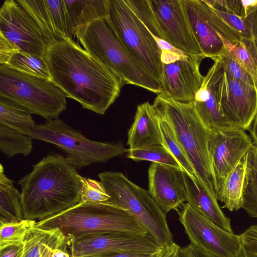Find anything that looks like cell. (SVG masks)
Returning a JSON list of instances; mask_svg holds the SVG:
<instances>
[{"instance_id":"cell-37","label":"cell","mask_w":257,"mask_h":257,"mask_svg":"<svg viewBox=\"0 0 257 257\" xmlns=\"http://www.w3.org/2000/svg\"><path fill=\"white\" fill-rule=\"evenodd\" d=\"M238 236L240 247L234 257H257V225L250 226Z\"/></svg>"},{"instance_id":"cell-9","label":"cell","mask_w":257,"mask_h":257,"mask_svg":"<svg viewBox=\"0 0 257 257\" xmlns=\"http://www.w3.org/2000/svg\"><path fill=\"white\" fill-rule=\"evenodd\" d=\"M106 20L131 55L151 76L161 83L162 52L158 40L124 0H109Z\"/></svg>"},{"instance_id":"cell-23","label":"cell","mask_w":257,"mask_h":257,"mask_svg":"<svg viewBox=\"0 0 257 257\" xmlns=\"http://www.w3.org/2000/svg\"><path fill=\"white\" fill-rule=\"evenodd\" d=\"M23 257H51L55 249L68 246L66 236L58 227L42 228L34 225L24 241Z\"/></svg>"},{"instance_id":"cell-33","label":"cell","mask_w":257,"mask_h":257,"mask_svg":"<svg viewBox=\"0 0 257 257\" xmlns=\"http://www.w3.org/2000/svg\"><path fill=\"white\" fill-rule=\"evenodd\" d=\"M217 35L228 55L252 76L257 84V68L251 56L242 43H231L219 33Z\"/></svg>"},{"instance_id":"cell-5","label":"cell","mask_w":257,"mask_h":257,"mask_svg":"<svg viewBox=\"0 0 257 257\" xmlns=\"http://www.w3.org/2000/svg\"><path fill=\"white\" fill-rule=\"evenodd\" d=\"M42 228L58 227L68 240L98 231L149 234L138 220L127 210L106 203H78L49 218L36 222Z\"/></svg>"},{"instance_id":"cell-35","label":"cell","mask_w":257,"mask_h":257,"mask_svg":"<svg viewBox=\"0 0 257 257\" xmlns=\"http://www.w3.org/2000/svg\"><path fill=\"white\" fill-rule=\"evenodd\" d=\"M80 181V203H104L109 199L101 182L81 176Z\"/></svg>"},{"instance_id":"cell-34","label":"cell","mask_w":257,"mask_h":257,"mask_svg":"<svg viewBox=\"0 0 257 257\" xmlns=\"http://www.w3.org/2000/svg\"><path fill=\"white\" fill-rule=\"evenodd\" d=\"M124 1L153 35L157 40H163L149 0Z\"/></svg>"},{"instance_id":"cell-40","label":"cell","mask_w":257,"mask_h":257,"mask_svg":"<svg viewBox=\"0 0 257 257\" xmlns=\"http://www.w3.org/2000/svg\"><path fill=\"white\" fill-rule=\"evenodd\" d=\"M215 9L245 18L246 13L241 0H205Z\"/></svg>"},{"instance_id":"cell-41","label":"cell","mask_w":257,"mask_h":257,"mask_svg":"<svg viewBox=\"0 0 257 257\" xmlns=\"http://www.w3.org/2000/svg\"><path fill=\"white\" fill-rule=\"evenodd\" d=\"M242 208L249 216L257 218V184L249 183L244 194Z\"/></svg>"},{"instance_id":"cell-18","label":"cell","mask_w":257,"mask_h":257,"mask_svg":"<svg viewBox=\"0 0 257 257\" xmlns=\"http://www.w3.org/2000/svg\"><path fill=\"white\" fill-rule=\"evenodd\" d=\"M148 191L162 210L176 211L186 202L183 172L169 166L152 163L148 169Z\"/></svg>"},{"instance_id":"cell-48","label":"cell","mask_w":257,"mask_h":257,"mask_svg":"<svg viewBox=\"0 0 257 257\" xmlns=\"http://www.w3.org/2000/svg\"><path fill=\"white\" fill-rule=\"evenodd\" d=\"M250 138L254 144L257 145V112L249 129Z\"/></svg>"},{"instance_id":"cell-39","label":"cell","mask_w":257,"mask_h":257,"mask_svg":"<svg viewBox=\"0 0 257 257\" xmlns=\"http://www.w3.org/2000/svg\"><path fill=\"white\" fill-rule=\"evenodd\" d=\"M214 10L230 27L242 36V39L250 37L249 26L244 18H241L215 8Z\"/></svg>"},{"instance_id":"cell-10","label":"cell","mask_w":257,"mask_h":257,"mask_svg":"<svg viewBox=\"0 0 257 257\" xmlns=\"http://www.w3.org/2000/svg\"><path fill=\"white\" fill-rule=\"evenodd\" d=\"M162 76L160 94L181 102L194 101L204 76L200 65L206 57L179 50L168 42L161 46Z\"/></svg>"},{"instance_id":"cell-22","label":"cell","mask_w":257,"mask_h":257,"mask_svg":"<svg viewBox=\"0 0 257 257\" xmlns=\"http://www.w3.org/2000/svg\"><path fill=\"white\" fill-rule=\"evenodd\" d=\"M162 144L159 116L155 106L148 101L138 105L134 121L128 131L129 149L163 146Z\"/></svg>"},{"instance_id":"cell-11","label":"cell","mask_w":257,"mask_h":257,"mask_svg":"<svg viewBox=\"0 0 257 257\" xmlns=\"http://www.w3.org/2000/svg\"><path fill=\"white\" fill-rule=\"evenodd\" d=\"M72 257H89L118 252L142 254L157 253L160 246L150 234L98 231L78 235L68 240Z\"/></svg>"},{"instance_id":"cell-49","label":"cell","mask_w":257,"mask_h":257,"mask_svg":"<svg viewBox=\"0 0 257 257\" xmlns=\"http://www.w3.org/2000/svg\"><path fill=\"white\" fill-rule=\"evenodd\" d=\"M67 247L65 246L55 249L51 257H72L67 250Z\"/></svg>"},{"instance_id":"cell-1","label":"cell","mask_w":257,"mask_h":257,"mask_svg":"<svg viewBox=\"0 0 257 257\" xmlns=\"http://www.w3.org/2000/svg\"><path fill=\"white\" fill-rule=\"evenodd\" d=\"M45 60L52 81L83 108L104 114L118 97L123 80L73 39L47 48Z\"/></svg>"},{"instance_id":"cell-36","label":"cell","mask_w":257,"mask_h":257,"mask_svg":"<svg viewBox=\"0 0 257 257\" xmlns=\"http://www.w3.org/2000/svg\"><path fill=\"white\" fill-rule=\"evenodd\" d=\"M217 59L222 63L224 70L232 78L251 86H257L252 76L228 55L225 49Z\"/></svg>"},{"instance_id":"cell-43","label":"cell","mask_w":257,"mask_h":257,"mask_svg":"<svg viewBox=\"0 0 257 257\" xmlns=\"http://www.w3.org/2000/svg\"><path fill=\"white\" fill-rule=\"evenodd\" d=\"M181 257H216L204 249L191 243L180 248Z\"/></svg>"},{"instance_id":"cell-46","label":"cell","mask_w":257,"mask_h":257,"mask_svg":"<svg viewBox=\"0 0 257 257\" xmlns=\"http://www.w3.org/2000/svg\"><path fill=\"white\" fill-rule=\"evenodd\" d=\"M24 244L9 246L0 249V257H23Z\"/></svg>"},{"instance_id":"cell-13","label":"cell","mask_w":257,"mask_h":257,"mask_svg":"<svg viewBox=\"0 0 257 257\" xmlns=\"http://www.w3.org/2000/svg\"><path fill=\"white\" fill-rule=\"evenodd\" d=\"M210 131L208 149L218 200L226 179L254 144L245 131L238 127Z\"/></svg>"},{"instance_id":"cell-45","label":"cell","mask_w":257,"mask_h":257,"mask_svg":"<svg viewBox=\"0 0 257 257\" xmlns=\"http://www.w3.org/2000/svg\"><path fill=\"white\" fill-rule=\"evenodd\" d=\"M180 246L174 242L168 246H162L156 257H181Z\"/></svg>"},{"instance_id":"cell-29","label":"cell","mask_w":257,"mask_h":257,"mask_svg":"<svg viewBox=\"0 0 257 257\" xmlns=\"http://www.w3.org/2000/svg\"><path fill=\"white\" fill-rule=\"evenodd\" d=\"M30 136L0 123V150L8 158L17 154L28 156L33 149Z\"/></svg>"},{"instance_id":"cell-21","label":"cell","mask_w":257,"mask_h":257,"mask_svg":"<svg viewBox=\"0 0 257 257\" xmlns=\"http://www.w3.org/2000/svg\"><path fill=\"white\" fill-rule=\"evenodd\" d=\"M183 174L186 203L218 227L233 233L230 219L219 206L215 191L200 179L194 178L184 172Z\"/></svg>"},{"instance_id":"cell-25","label":"cell","mask_w":257,"mask_h":257,"mask_svg":"<svg viewBox=\"0 0 257 257\" xmlns=\"http://www.w3.org/2000/svg\"><path fill=\"white\" fill-rule=\"evenodd\" d=\"M74 36L77 29L93 21L106 18L109 0H64Z\"/></svg>"},{"instance_id":"cell-8","label":"cell","mask_w":257,"mask_h":257,"mask_svg":"<svg viewBox=\"0 0 257 257\" xmlns=\"http://www.w3.org/2000/svg\"><path fill=\"white\" fill-rule=\"evenodd\" d=\"M0 96L28 109L46 120L59 118L66 109V93L52 81L0 64Z\"/></svg>"},{"instance_id":"cell-2","label":"cell","mask_w":257,"mask_h":257,"mask_svg":"<svg viewBox=\"0 0 257 257\" xmlns=\"http://www.w3.org/2000/svg\"><path fill=\"white\" fill-rule=\"evenodd\" d=\"M32 167L18 182L25 219L42 220L80 202V175L63 156L50 154Z\"/></svg>"},{"instance_id":"cell-6","label":"cell","mask_w":257,"mask_h":257,"mask_svg":"<svg viewBox=\"0 0 257 257\" xmlns=\"http://www.w3.org/2000/svg\"><path fill=\"white\" fill-rule=\"evenodd\" d=\"M107 194L106 203L128 211L161 246L174 241L165 213L148 191L130 180L122 173L105 171L98 174Z\"/></svg>"},{"instance_id":"cell-3","label":"cell","mask_w":257,"mask_h":257,"mask_svg":"<svg viewBox=\"0 0 257 257\" xmlns=\"http://www.w3.org/2000/svg\"><path fill=\"white\" fill-rule=\"evenodd\" d=\"M75 36L86 51L121 77L124 84L161 93V83L131 55L106 18L79 27Z\"/></svg>"},{"instance_id":"cell-4","label":"cell","mask_w":257,"mask_h":257,"mask_svg":"<svg viewBox=\"0 0 257 257\" xmlns=\"http://www.w3.org/2000/svg\"><path fill=\"white\" fill-rule=\"evenodd\" d=\"M153 104L170 123L197 178L215 193V178L208 149L211 131L198 115L194 102H178L159 94Z\"/></svg>"},{"instance_id":"cell-19","label":"cell","mask_w":257,"mask_h":257,"mask_svg":"<svg viewBox=\"0 0 257 257\" xmlns=\"http://www.w3.org/2000/svg\"><path fill=\"white\" fill-rule=\"evenodd\" d=\"M223 71V65L220 60H214V64L204 76L193 101L198 115L210 130L231 126L221 113L218 101V87Z\"/></svg>"},{"instance_id":"cell-24","label":"cell","mask_w":257,"mask_h":257,"mask_svg":"<svg viewBox=\"0 0 257 257\" xmlns=\"http://www.w3.org/2000/svg\"><path fill=\"white\" fill-rule=\"evenodd\" d=\"M248 152L226 179L218 199L223 203L222 207L230 211H237L243 205L244 194L249 183Z\"/></svg>"},{"instance_id":"cell-47","label":"cell","mask_w":257,"mask_h":257,"mask_svg":"<svg viewBox=\"0 0 257 257\" xmlns=\"http://www.w3.org/2000/svg\"><path fill=\"white\" fill-rule=\"evenodd\" d=\"M157 252L154 254H142L133 252H118L104 253L89 257H156Z\"/></svg>"},{"instance_id":"cell-28","label":"cell","mask_w":257,"mask_h":257,"mask_svg":"<svg viewBox=\"0 0 257 257\" xmlns=\"http://www.w3.org/2000/svg\"><path fill=\"white\" fill-rule=\"evenodd\" d=\"M157 112L163 140V146L178 162L183 172L194 178H198L191 162L170 123L163 115L158 111Z\"/></svg>"},{"instance_id":"cell-42","label":"cell","mask_w":257,"mask_h":257,"mask_svg":"<svg viewBox=\"0 0 257 257\" xmlns=\"http://www.w3.org/2000/svg\"><path fill=\"white\" fill-rule=\"evenodd\" d=\"M20 52L17 47L0 35V64H7L15 54Z\"/></svg>"},{"instance_id":"cell-31","label":"cell","mask_w":257,"mask_h":257,"mask_svg":"<svg viewBox=\"0 0 257 257\" xmlns=\"http://www.w3.org/2000/svg\"><path fill=\"white\" fill-rule=\"evenodd\" d=\"M126 157L137 162L149 161L181 170L178 162L163 146L156 145L133 150L129 149Z\"/></svg>"},{"instance_id":"cell-17","label":"cell","mask_w":257,"mask_h":257,"mask_svg":"<svg viewBox=\"0 0 257 257\" xmlns=\"http://www.w3.org/2000/svg\"><path fill=\"white\" fill-rule=\"evenodd\" d=\"M40 28L48 47L74 36L64 0H17Z\"/></svg>"},{"instance_id":"cell-14","label":"cell","mask_w":257,"mask_h":257,"mask_svg":"<svg viewBox=\"0 0 257 257\" xmlns=\"http://www.w3.org/2000/svg\"><path fill=\"white\" fill-rule=\"evenodd\" d=\"M0 35L20 52L45 59L47 46L42 32L17 0H6L1 7Z\"/></svg>"},{"instance_id":"cell-44","label":"cell","mask_w":257,"mask_h":257,"mask_svg":"<svg viewBox=\"0 0 257 257\" xmlns=\"http://www.w3.org/2000/svg\"><path fill=\"white\" fill-rule=\"evenodd\" d=\"M249 183L257 184V145L253 144L248 152Z\"/></svg>"},{"instance_id":"cell-20","label":"cell","mask_w":257,"mask_h":257,"mask_svg":"<svg viewBox=\"0 0 257 257\" xmlns=\"http://www.w3.org/2000/svg\"><path fill=\"white\" fill-rule=\"evenodd\" d=\"M189 23L202 54L213 61L225 48L207 16L203 0H182Z\"/></svg>"},{"instance_id":"cell-12","label":"cell","mask_w":257,"mask_h":257,"mask_svg":"<svg viewBox=\"0 0 257 257\" xmlns=\"http://www.w3.org/2000/svg\"><path fill=\"white\" fill-rule=\"evenodd\" d=\"M191 243L216 257H234L239 250L238 235L218 227L185 203L177 211Z\"/></svg>"},{"instance_id":"cell-32","label":"cell","mask_w":257,"mask_h":257,"mask_svg":"<svg viewBox=\"0 0 257 257\" xmlns=\"http://www.w3.org/2000/svg\"><path fill=\"white\" fill-rule=\"evenodd\" d=\"M36 220L24 219L17 222H0V249L23 243Z\"/></svg>"},{"instance_id":"cell-27","label":"cell","mask_w":257,"mask_h":257,"mask_svg":"<svg viewBox=\"0 0 257 257\" xmlns=\"http://www.w3.org/2000/svg\"><path fill=\"white\" fill-rule=\"evenodd\" d=\"M32 114L24 106L0 96V123L30 136L36 125Z\"/></svg>"},{"instance_id":"cell-15","label":"cell","mask_w":257,"mask_h":257,"mask_svg":"<svg viewBox=\"0 0 257 257\" xmlns=\"http://www.w3.org/2000/svg\"><path fill=\"white\" fill-rule=\"evenodd\" d=\"M218 94L221 113L229 125L249 130L257 112V86L232 78L223 69Z\"/></svg>"},{"instance_id":"cell-38","label":"cell","mask_w":257,"mask_h":257,"mask_svg":"<svg viewBox=\"0 0 257 257\" xmlns=\"http://www.w3.org/2000/svg\"><path fill=\"white\" fill-rule=\"evenodd\" d=\"M244 18L249 26L250 37L243 38L241 42L251 56L257 68V5Z\"/></svg>"},{"instance_id":"cell-30","label":"cell","mask_w":257,"mask_h":257,"mask_svg":"<svg viewBox=\"0 0 257 257\" xmlns=\"http://www.w3.org/2000/svg\"><path fill=\"white\" fill-rule=\"evenodd\" d=\"M6 65L23 73L52 81L45 59L20 52L15 54Z\"/></svg>"},{"instance_id":"cell-26","label":"cell","mask_w":257,"mask_h":257,"mask_svg":"<svg viewBox=\"0 0 257 257\" xmlns=\"http://www.w3.org/2000/svg\"><path fill=\"white\" fill-rule=\"evenodd\" d=\"M14 181L4 173L0 165V222H17L25 219L21 193L14 187Z\"/></svg>"},{"instance_id":"cell-16","label":"cell","mask_w":257,"mask_h":257,"mask_svg":"<svg viewBox=\"0 0 257 257\" xmlns=\"http://www.w3.org/2000/svg\"><path fill=\"white\" fill-rule=\"evenodd\" d=\"M162 39L186 53L202 54L182 0H149Z\"/></svg>"},{"instance_id":"cell-7","label":"cell","mask_w":257,"mask_h":257,"mask_svg":"<svg viewBox=\"0 0 257 257\" xmlns=\"http://www.w3.org/2000/svg\"><path fill=\"white\" fill-rule=\"evenodd\" d=\"M30 137L33 140L56 145L65 153L67 162L77 169L94 163H105L129 151L121 142L90 140L60 118L36 124Z\"/></svg>"}]
</instances>
